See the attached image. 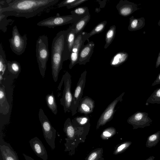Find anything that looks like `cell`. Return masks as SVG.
Segmentation results:
<instances>
[{
  "label": "cell",
  "instance_id": "d4e9b609",
  "mask_svg": "<svg viewBox=\"0 0 160 160\" xmlns=\"http://www.w3.org/2000/svg\"><path fill=\"white\" fill-rule=\"evenodd\" d=\"M107 23V21L105 20L98 24L89 32H86L85 34V40L88 39L93 35L99 34L102 32L104 29Z\"/></svg>",
  "mask_w": 160,
  "mask_h": 160
},
{
  "label": "cell",
  "instance_id": "7c38bea8",
  "mask_svg": "<svg viewBox=\"0 0 160 160\" xmlns=\"http://www.w3.org/2000/svg\"><path fill=\"white\" fill-rule=\"evenodd\" d=\"M85 34V32H82L77 34L70 57V63L69 65L70 69H72L76 64H78L80 51L84 45V44L86 41Z\"/></svg>",
  "mask_w": 160,
  "mask_h": 160
},
{
  "label": "cell",
  "instance_id": "8fae6325",
  "mask_svg": "<svg viewBox=\"0 0 160 160\" xmlns=\"http://www.w3.org/2000/svg\"><path fill=\"white\" fill-rule=\"evenodd\" d=\"M127 122L133 126V129L144 128L150 126L152 120L146 112L138 111L128 118Z\"/></svg>",
  "mask_w": 160,
  "mask_h": 160
},
{
  "label": "cell",
  "instance_id": "b9f144b4",
  "mask_svg": "<svg viewBox=\"0 0 160 160\" xmlns=\"http://www.w3.org/2000/svg\"></svg>",
  "mask_w": 160,
  "mask_h": 160
},
{
  "label": "cell",
  "instance_id": "2e32d148",
  "mask_svg": "<svg viewBox=\"0 0 160 160\" xmlns=\"http://www.w3.org/2000/svg\"><path fill=\"white\" fill-rule=\"evenodd\" d=\"M95 43L93 41L88 42L81 49L79 56L78 64L85 65L89 62L93 52Z\"/></svg>",
  "mask_w": 160,
  "mask_h": 160
},
{
  "label": "cell",
  "instance_id": "52a82bcc",
  "mask_svg": "<svg viewBox=\"0 0 160 160\" xmlns=\"http://www.w3.org/2000/svg\"><path fill=\"white\" fill-rule=\"evenodd\" d=\"M63 82L64 88L62 98L60 99V103L63 108L65 113L71 111L72 100V94L71 91L72 80L71 76L66 72L62 77L60 83Z\"/></svg>",
  "mask_w": 160,
  "mask_h": 160
},
{
  "label": "cell",
  "instance_id": "5b68a950",
  "mask_svg": "<svg viewBox=\"0 0 160 160\" xmlns=\"http://www.w3.org/2000/svg\"><path fill=\"white\" fill-rule=\"evenodd\" d=\"M38 117L44 138L52 149L53 150L56 147L55 141L56 131L52 126L48 117L42 108H40L39 110Z\"/></svg>",
  "mask_w": 160,
  "mask_h": 160
},
{
  "label": "cell",
  "instance_id": "60d3db41",
  "mask_svg": "<svg viewBox=\"0 0 160 160\" xmlns=\"http://www.w3.org/2000/svg\"><path fill=\"white\" fill-rule=\"evenodd\" d=\"M158 24L159 26H160V19L159 20L158 22Z\"/></svg>",
  "mask_w": 160,
  "mask_h": 160
},
{
  "label": "cell",
  "instance_id": "ab89813d",
  "mask_svg": "<svg viewBox=\"0 0 160 160\" xmlns=\"http://www.w3.org/2000/svg\"><path fill=\"white\" fill-rule=\"evenodd\" d=\"M155 157L153 156H150L145 160H154Z\"/></svg>",
  "mask_w": 160,
  "mask_h": 160
},
{
  "label": "cell",
  "instance_id": "ba28073f",
  "mask_svg": "<svg viewBox=\"0 0 160 160\" xmlns=\"http://www.w3.org/2000/svg\"><path fill=\"white\" fill-rule=\"evenodd\" d=\"M63 131L67 137L65 143V151H72L74 145L76 137L78 132L82 131L76 128L72 123L70 118H67L64 124Z\"/></svg>",
  "mask_w": 160,
  "mask_h": 160
},
{
  "label": "cell",
  "instance_id": "9c48e42d",
  "mask_svg": "<svg viewBox=\"0 0 160 160\" xmlns=\"http://www.w3.org/2000/svg\"><path fill=\"white\" fill-rule=\"evenodd\" d=\"M87 72V71L85 70L81 74L72 94L71 110L72 116L77 113L79 103L82 98L86 81Z\"/></svg>",
  "mask_w": 160,
  "mask_h": 160
},
{
  "label": "cell",
  "instance_id": "f1b7e54d",
  "mask_svg": "<svg viewBox=\"0 0 160 160\" xmlns=\"http://www.w3.org/2000/svg\"><path fill=\"white\" fill-rule=\"evenodd\" d=\"M103 152L102 148L96 149L89 154L85 160H102Z\"/></svg>",
  "mask_w": 160,
  "mask_h": 160
},
{
  "label": "cell",
  "instance_id": "d6a6232c",
  "mask_svg": "<svg viewBox=\"0 0 160 160\" xmlns=\"http://www.w3.org/2000/svg\"><path fill=\"white\" fill-rule=\"evenodd\" d=\"M71 14L78 16H86L89 14V9L87 7H80L76 8L71 12Z\"/></svg>",
  "mask_w": 160,
  "mask_h": 160
},
{
  "label": "cell",
  "instance_id": "d6986e66",
  "mask_svg": "<svg viewBox=\"0 0 160 160\" xmlns=\"http://www.w3.org/2000/svg\"><path fill=\"white\" fill-rule=\"evenodd\" d=\"M126 52H119L116 53L111 59L110 64L113 67H118L125 62L128 58Z\"/></svg>",
  "mask_w": 160,
  "mask_h": 160
},
{
  "label": "cell",
  "instance_id": "7a4b0ae2",
  "mask_svg": "<svg viewBox=\"0 0 160 160\" xmlns=\"http://www.w3.org/2000/svg\"><path fill=\"white\" fill-rule=\"evenodd\" d=\"M70 28L58 32L53 38L51 48L52 73L55 82L58 80L59 73L62 68V59L65 42Z\"/></svg>",
  "mask_w": 160,
  "mask_h": 160
},
{
  "label": "cell",
  "instance_id": "ffe728a7",
  "mask_svg": "<svg viewBox=\"0 0 160 160\" xmlns=\"http://www.w3.org/2000/svg\"><path fill=\"white\" fill-rule=\"evenodd\" d=\"M145 24V19L144 18H136L133 16H132L129 18L128 29L130 31L139 30L143 28Z\"/></svg>",
  "mask_w": 160,
  "mask_h": 160
},
{
  "label": "cell",
  "instance_id": "277c9868",
  "mask_svg": "<svg viewBox=\"0 0 160 160\" xmlns=\"http://www.w3.org/2000/svg\"><path fill=\"white\" fill-rule=\"evenodd\" d=\"M85 16L72 14L64 16L56 15L43 19L38 22L37 25L39 26L54 28L56 27L70 23L73 24Z\"/></svg>",
  "mask_w": 160,
  "mask_h": 160
},
{
  "label": "cell",
  "instance_id": "4fadbf2b",
  "mask_svg": "<svg viewBox=\"0 0 160 160\" xmlns=\"http://www.w3.org/2000/svg\"><path fill=\"white\" fill-rule=\"evenodd\" d=\"M116 8L119 14L124 17L130 15L139 9L137 4L126 0H120Z\"/></svg>",
  "mask_w": 160,
  "mask_h": 160
},
{
  "label": "cell",
  "instance_id": "e0dca14e",
  "mask_svg": "<svg viewBox=\"0 0 160 160\" xmlns=\"http://www.w3.org/2000/svg\"><path fill=\"white\" fill-rule=\"evenodd\" d=\"M0 149L3 160H19L17 152L10 145L0 138Z\"/></svg>",
  "mask_w": 160,
  "mask_h": 160
},
{
  "label": "cell",
  "instance_id": "8d00e7d4",
  "mask_svg": "<svg viewBox=\"0 0 160 160\" xmlns=\"http://www.w3.org/2000/svg\"><path fill=\"white\" fill-rule=\"evenodd\" d=\"M160 84V73H159L155 80L152 83V86H154L156 85Z\"/></svg>",
  "mask_w": 160,
  "mask_h": 160
},
{
  "label": "cell",
  "instance_id": "f546056e",
  "mask_svg": "<svg viewBox=\"0 0 160 160\" xmlns=\"http://www.w3.org/2000/svg\"><path fill=\"white\" fill-rule=\"evenodd\" d=\"M160 104V88L156 89L146 101V104Z\"/></svg>",
  "mask_w": 160,
  "mask_h": 160
},
{
  "label": "cell",
  "instance_id": "f35d334b",
  "mask_svg": "<svg viewBox=\"0 0 160 160\" xmlns=\"http://www.w3.org/2000/svg\"><path fill=\"white\" fill-rule=\"evenodd\" d=\"M22 155L24 156L25 160H34L33 158H32L31 157L24 153H23Z\"/></svg>",
  "mask_w": 160,
  "mask_h": 160
},
{
  "label": "cell",
  "instance_id": "484cf974",
  "mask_svg": "<svg viewBox=\"0 0 160 160\" xmlns=\"http://www.w3.org/2000/svg\"><path fill=\"white\" fill-rule=\"evenodd\" d=\"M116 28L115 25H112L106 32L105 35L106 43L104 46L105 49L108 48L114 39L116 33Z\"/></svg>",
  "mask_w": 160,
  "mask_h": 160
},
{
  "label": "cell",
  "instance_id": "1f68e13d",
  "mask_svg": "<svg viewBox=\"0 0 160 160\" xmlns=\"http://www.w3.org/2000/svg\"><path fill=\"white\" fill-rule=\"evenodd\" d=\"M132 143L131 141H126L120 144L115 148L113 154L116 155L122 153L129 147Z\"/></svg>",
  "mask_w": 160,
  "mask_h": 160
},
{
  "label": "cell",
  "instance_id": "83f0119b",
  "mask_svg": "<svg viewBox=\"0 0 160 160\" xmlns=\"http://www.w3.org/2000/svg\"><path fill=\"white\" fill-rule=\"evenodd\" d=\"M21 66L20 63L16 61H8V71L14 75L18 74L21 72Z\"/></svg>",
  "mask_w": 160,
  "mask_h": 160
},
{
  "label": "cell",
  "instance_id": "9a60e30c",
  "mask_svg": "<svg viewBox=\"0 0 160 160\" xmlns=\"http://www.w3.org/2000/svg\"><path fill=\"white\" fill-rule=\"evenodd\" d=\"M69 28L70 30L67 35L63 52L62 59L63 62L69 59L77 36L74 29L70 27Z\"/></svg>",
  "mask_w": 160,
  "mask_h": 160
},
{
  "label": "cell",
  "instance_id": "7402d4cb",
  "mask_svg": "<svg viewBox=\"0 0 160 160\" xmlns=\"http://www.w3.org/2000/svg\"><path fill=\"white\" fill-rule=\"evenodd\" d=\"M91 15L89 14L73 23L70 27L74 29L76 34L82 32L87 24L89 21Z\"/></svg>",
  "mask_w": 160,
  "mask_h": 160
},
{
  "label": "cell",
  "instance_id": "74e56055",
  "mask_svg": "<svg viewBox=\"0 0 160 160\" xmlns=\"http://www.w3.org/2000/svg\"><path fill=\"white\" fill-rule=\"evenodd\" d=\"M160 65V51L158 54L157 58V61L156 63V68H157Z\"/></svg>",
  "mask_w": 160,
  "mask_h": 160
},
{
  "label": "cell",
  "instance_id": "6da1fadb",
  "mask_svg": "<svg viewBox=\"0 0 160 160\" xmlns=\"http://www.w3.org/2000/svg\"><path fill=\"white\" fill-rule=\"evenodd\" d=\"M59 0H14L5 8L0 7V13L7 17L13 16L32 18L47 8L57 3Z\"/></svg>",
  "mask_w": 160,
  "mask_h": 160
},
{
  "label": "cell",
  "instance_id": "4dcf8cb0",
  "mask_svg": "<svg viewBox=\"0 0 160 160\" xmlns=\"http://www.w3.org/2000/svg\"><path fill=\"white\" fill-rule=\"evenodd\" d=\"M116 129L111 127L105 129L101 134L100 137L102 140H106L111 138L116 133Z\"/></svg>",
  "mask_w": 160,
  "mask_h": 160
},
{
  "label": "cell",
  "instance_id": "44dd1931",
  "mask_svg": "<svg viewBox=\"0 0 160 160\" xmlns=\"http://www.w3.org/2000/svg\"><path fill=\"white\" fill-rule=\"evenodd\" d=\"M72 122L76 127L83 129L89 128L90 126V118L88 115L75 117Z\"/></svg>",
  "mask_w": 160,
  "mask_h": 160
},
{
  "label": "cell",
  "instance_id": "ac0fdd59",
  "mask_svg": "<svg viewBox=\"0 0 160 160\" xmlns=\"http://www.w3.org/2000/svg\"><path fill=\"white\" fill-rule=\"evenodd\" d=\"M95 107V101L87 96L82 98L78 105L77 112L84 115L91 113Z\"/></svg>",
  "mask_w": 160,
  "mask_h": 160
},
{
  "label": "cell",
  "instance_id": "30bf717a",
  "mask_svg": "<svg viewBox=\"0 0 160 160\" xmlns=\"http://www.w3.org/2000/svg\"><path fill=\"white\" fill-rule=\"evenodd\" d=\"M124 94L125 92H122L108 106L98 119L96 129H98L100 126L105 125L112 119L115 111V107L119 102L122 101V97Z\"/></svg>",
  "mask_w": 160,
  "mask_h": 160
},
{
  "label": "cell",
  "instance_id": "3957f363",
  "mask_svg": "<svg viewBox=\"0 0 160 160\" xmlns=\"http://www.w3.org/2000/svg\"><path fill=\"white\" fill-rule=\"evenodd\" d=\"M36 52L39 71L42 78H44L49 55L48 38L46 35H41L37 39Z\"/></svg>",
  "mask_w": 160,
  "mask_h": 160
},
{
  "label": "cell",
  "instance_id": "e575fe53",
  "mask_svg": "<svg viewBox=\"0 0 160 160\" xmlns=\"http://www.w3.org/2000/svg\"><path fill=\"white\" fill-rule=\"evenodd\" d=\"M88 0H76L75 2L67 6L66 8L68 9L75 8Z\"/></svg>",
  "mask_w": 160,
  "mask_h": 160
},
{
  "label": "cell",
  "instance_id": "836d02e7",
  "mask_svg": "<svg viewBox=\"0 0 160 160\" xmlns=\"http://www.w3.org/2000/svg\"><path fill=\"white\" fill-rule=\"evenodd\" d=\"M7 17L5 15L0 13V30L5 32L7 30V26L9 22L7 19Z\"/></svg>",
  "mask_w": 160,
  "mask_h": 160
},
{
  "label": "cell",
  "instance_id": "8992f818",
  "mask_svg": "<svg viewBox=\"0 0 160 160\" xmlns=\"http://www.w3.org/2000/svg\"><path fill=\"white\" fill-rule=\"evenodd\" d=\"M27 35L22 36L17 26H14L12 29V37L9 40L12 51L18 55H20L25 52L27 44Z\"/></svg>",
  "mask_w": 160,
  "mask_h": 160
},
{
  "label": "cell",
  "instance_id": "cb8c5ba5",
  "mask_svg": "<svg viewBox=\"0 0 160 160\" xmlns=\"http://www.w3.org/2000/svg\"><path fill=\"white\" fill-rule=\"evenodd\" d=\"M45 100L48 108L54 114L56 115L58 113V107L53 92L46 96Z\"/></svg>",
  "mask_w": 160,
  "mask_h": 160
},
{
  "label": "cell",
  "instance_id": "d590c367",
  "mask_svg": "<svg viewBox=\"0 0 160 160\" xmlns=\"http://www.w3.org/2000/svg\"><path fill=\"white\" fill-rule=\"evenodd\" d=\"M76 0H65L63 1L58 4V7L60 8L64 6L67 7L70 4L75 2Z\"/></svg>",
  "mask_w": 160,
  "mask_h": 160
},
{
  "label": "cell",
  "instance_id": "603a6c76",
  "mask_svg": "<svg viewBox=\"0 0 160 160\" xmlns=\"http://www.w3.org/2000/svg\"><path fill=\"white\" fill-rule=\"evenodd\" d=\"M8 62L6 54L1 44H0V79L2 80V76L8 71Z\"/></svg>",
  "mask_w": 160,
  "mask_h": 160
},
{
  "label": "cell",
  "instance_id": "5bb4252c",
  "mask_svg": "<svg viewBox=\"0 0 160 160\" xmlns=\"http://www.w3.org/2000/svg\"><path fill=\"white\" fill-rule=\"evenodd\" d=\"M30 146L35 154L43 160H48L47 152L42 141L35 137L29 141Z\"/></svg>",
  "mask_w": 160,
  "mask_h": 160
},
{
  "label": "cell",
  "instance_id": "4316f807",
  "mask_svg": "<svg viewBox=\"0 0 160 160\" xmlns=\"http://www.w3.org/2000/svg\"><path fill=\"white\" fill-rule=\"evenodd\" d=\"M160 140V131L148 136L146 143L147 148H151L156 146Z\"/></svg>",
  "mask_w": 160,
  "mask_h": 160
}]
</instances>
